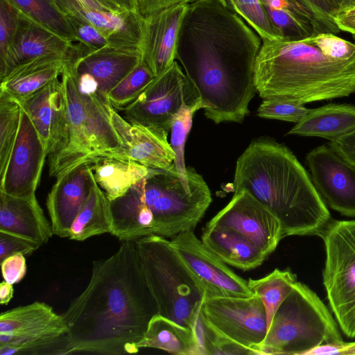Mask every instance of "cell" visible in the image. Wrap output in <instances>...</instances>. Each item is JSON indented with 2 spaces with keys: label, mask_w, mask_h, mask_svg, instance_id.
<instances>
[{
  "label": "cell",
  "mask_w": 355,
  "mask_h": 355,
  "mask_svg": "<svg viewBox=\"0 0 355 355\" xmlns=\"http://www.w3.org/2000/svg\"><path fill=\"white\" fill-rule=\"evenodd\" d=\"M254 85L263 99L305 104L348 96L355 92V54L336 58L313 36L300 40H263Z\"/></svg>",
  "instance_id": "5"
},
{
  "label": "cell",
  "mask_w": 355,
  "mask_h": 355,
  "mask_svg": "<svg viewBox=\"0 0 355 355\" xmlns=\"http://www.w3.org/2000/svg\"><path fill=\"white\" fill-rule=\"evenodd\" d=\"M26 17L71 42L74 33L55 0H9Z\"/></svg>",
  "instance_id": "33"
},
{
  "label": "cell",
  "mask_w": 355,
  "mask_h": 355,
  "mask_svg": "<svg viewBox=\"0 0 355 355\" xmlns=\"http://www.w3.org/2000/svg\"><path fill=\"white\" fill-rule=\"evenodd\" d=\"M48 153L22 107L19 133L6 171L0 176V191L18 197L35 196Z\"/></svg>",
  "instance_id": "13"
},
{
  "label": "cell",
  "mask_w": 355,
  "mask_h": 355,
  "mask_svg": "<svg viewBox=\"0 0 355 355\" xmlns=\"http://www.w3.org/2000/svg\"><path fill=\"white\" fill-rule=\"evenodd\" d=\"M196 331L204 354H256L252 349L215 333L201 320L200 316Z\"/></svg>",
  "instance_id": "39"
},
{
  "label": "cell",
  "mask_w": 355,
  "mask_h": 355,
  "mask_svg": "<svg viewBox=\"0 0 355 355\" xmlns=\"http://www.w3.org/2000/svg\"><path fill=\"white\" fill-rule=\"evenodd\" d=\"M189 182L178 174L174 163L150 168L123 196L111 201L110 234L119 241H135L150 235L171 239L194 230L211 202L203 178L187 167Z\"/></svg>",
  "instance_id": "4"
},
{
  "label": "cell",
  "mask_w": 355,
  "mask_h": 355,
  "mask_svg": "<svg viewBox=\"0 0 355 355\" xmlns=\"http://www.w3.org/2000/svg\"><path fill=\"white\" fill-rule=\"evenodd\" d=\"M297 281V275L289 269L275 268L265 277L248 279V285L261 300L266 311L268 328L277 309Z\"/></svg>",
  "instance_id": "31"
},
{
  "label": "cell",
  "mask_w": 355,
  "mask_h": 355,
  "mask_svg": "<svg viewBox=\"0 0 355 355\" xmlns=\"http://www.w3.org/2000/svg\"><path fill=\"white\" fill-rule=\"evenodd\" d=\"M201 241L224 263L243 271L259 267L268 258L256 245L229 228L205 225Z\"/></svg>",
  "instance_id": "24"
},
{
  "label": "cell",
  "mask_w": 355,
  "mask_h": 355,
  "mask_svg": "<svg viewBox=\"0 0 355 355\" xmlns=\"http://www.w3.org/2000/svg\"><path fill=\"white\" fill-rule=\"evenodd\" d=\"M76 39L92 50L111 46L107 37L93 24L87 20L71 14H64Z\"/></svg>",
  "instance_id": "41"
},
{
  "label": "cell",
  "mask_w": 355,
  "mask_h": 355,
  "mask_svg": "<svg viewBox=\"0 0 355 355\" xmlns=\"http://www.w3.org/2000/svg\"><path fill=\"white\" fill-rule=\"evenodd\" d=\"M60 84L61 80L55 78L34 93L19 100L48 150L58 121Z\"/></svg>",
  "instance_id": "29"
},
{
  "label": "cell",
  "mask_w": 355,
  "mask_h": 355,
  "mask_svg": "<svg viewBox=\"0 0 355 355\" xmlns=\"http://www.w3.org/2000/svg\"><path fill=\"white\" fill-rule=\"evenodd\" d=\"M1 268L4 281L12 285L19 282L27 270L24 255L19 253L8 257L1 261Z\"/></svg>",
  "instance_id": "44"
},
{
  "label": "cell",
  "mask_w": 355,
  "mask_h": 355,
  "mask_svg": "<svg viewBox=\"0 0 355 355\" xmlns=\"http://www.w3.org/2000/svg\"><path fill=\"white\" fill-rule=\"evenodd\" d=\"M310 21L313 35L340 31L336 21L337 12L328 0H288Z\"/></svg>",
  "instance_id": "38"
},
{
  "label": "cell",
  "mask_w": 355,
  "mask_h": 355,
  "mask_svg": "<svg viewBox=\"0 0 355 355\" xmlns=\"http://www.w3.org/2000/svg\"><path fill=\"white\" fill-rule=\"evenodd\" d=\"M188 4H177L144 17L141 60L158 76L175 60L180 28Z\"/></svg>",
  "instance_id": "17"
},
{
  "label": "cell",
  "mask_w": 355,
  "mask_h": 355,
  "mask_svg": "<svg viewBox=\"0 0 355 355\" xmlns=\"http://www.w3.org/2000/svg\"><path fill=\"white\" fill-rule=\"evenodd\" d=\"M0 231L25 238L40 246L53 234L35 195L25 198L1 191Z\"/></svg>",
  "instance_id": "22"
},
{
  "label": "cell",
  "mask_w": 355,
  "mask_h": 355,
  "mask_svg": "<svg viewBox=\"0 0 355 355\" xmlns=\"http://www.w3.org/2000/svg\"><path fill=\"white\" fill-rule=\"evenodd\" d=\"M157 313L135 241H123L113 254L93 261L88 284L62 313L68 327L62 354L137 353Z\"/></svg>",
  "instance_id": "2"
},
{
  "label": "cell",
  "mask_w": 355,
  "mask_h": 355,
  "mask_svg": "<svg viewBox=\"0 0 355 355\" xmlns=\"http://www.w3.org/2000/svg\"><path fill=\"white\" fill-rule=\"evenodd\" d=\"M338 14L355 7V0H328Z\"/></svg>",
  "instance_id": "52"
},
{
  "label": "cell",
  "mask_w": 355,
  "mask_h": 355,
  "mask_svg": "<svg viewBox=\"0 0 355 355\" xmlns=\"http://www.w3.org/2000/svg\"><path fill=\"white\" fill-rule=\"evenodd\" d=\"M228 6L239 15L263 40H283L271 23L261 0H226Z\"/></svg>",
  "instance_id": "36"
},
{
  "label": "cell",
  "mask_w": 355,
  "mask_h": 355,
  "mask_svg": "<svg viewBox=\"0 0 355 355\" xmlns=\"http://www.w3.org/2000/svg\"><path fill=\"white\" fill-rule=\"evenodd\" d=\"M234 193L247 191L280 220L283 238L319 236L331 219L311 178L284 145L252 141L236 161Z\"/></svg>",
  "instance_id": "3"
},
{
  "label": "cell",
  "mask_w": 355,
  "mask_h": 355,
  "mask_svg": "<svg viewBox=\"0 0 355 355\" xmlns=\"http://www.w3.org/2000/svg\"><path fill=\"white\" fill-rule=\"evenodd\" d=\"M22 15V14H21ZM60 35L40 26L23 15L15 37L0 59V79L28 62L48 55H67L75 48Z\"/></svg>",
  "instance_id": "20"
},
{
  "label": "cell",
  "mask_w": 355,
  "mask_h": 355,
  "mask_svg": "<svg viewBox=\"0 0 355 355\" xmlns=\"http://www.w3.org/2000/svg\"><path fill=\"white\" fill-rule=\"evenodd\" d=\"M40 247L28 239L0 231V261L15 254L30 255Z\"/></svg>",
  "instance_id": "43"
},
{
  "label": "cell",
  "mask_w": 355,
  "mask_h": 355,
  "mask_svg": "<svg viewBox=\"0 0 355 355\" xmlns=\"http://www.w3.org/2000/svg\"><path fill=\"white\" fill-rule=\"evenodd\" d=\"M193 0H137L138 12L146 17L156 12L177 4H188ZM227 5L226 0H220Z\"/></svg>",
  "instance_id": "46"
},
{
  "label": "cell",
  "mask_w": 355,
  "mask_h": 355,
  "mask_svg": "<svg viewBox=\"0 0 355 355\" xmlns=\"http://www.w3.org/2000/svg\"><path fill=\"white\" fill-rule=\"evenodd\" d=\"M79 44V54L69 64L77 74L86 73L94 78L101 93H108L128 75L141 61L139 49L106 46L92 50Z\"/></svg>",
  "instance_id": "19"
},
{
  "label": "cell",
  "mask_w": 355,
  "mask_h": 355,
  "mask_svg": "<svg viewBox=\"0 0 355 355\" xmlns=\"http://www.w3.org/2000/svg\"><path fill=\"white\" fill-rule=\"evenodd\" d=\"M94 180L111 202L144 178L149 168L130 159L105 157L92 164Z\"/></svg>",
  "instance_id": "28"
},
{
  "label": "cell",
  "mask_w": 355,
  "mask_h": 355,
  "mask_svg": "<svg viewBox=\"0 0 355 355\" xmlns=\"http://www.w3.org/2000/svg\"><path fill=\"white\" fill-rule=\"evenodd\" d=\"M92 164H83L56 178L48 193L46 205L53 234L69 238L73 222L86 203L95 180Z\"/></svg>",
  "instance_id": "16"
},
{
  "label": "cell",
  "mask_w": 355,
  "mask_h": 355,
  "mask_svg": "<svg viewBox=\"0 0 355 355\" xmlns=\"http://www.w3.org/2000/svg\"><path fill=\"white\" fill-rule=\"evenodd\" d=\"M355 130V105L329 104L309 112L288 135L319 137L336 140Z\"/></svg>",
  "instance_id": "25"
},
{
  "label": "cell",
  "mask_w": 355,
  "mask_h": 355,
  "mask_svg": "<svg viewBox=\"0 0 355 355\" xmlns=\"http://www.w3.org/2000/svg\"><path fill=\"white\" fill-rule=\"evenodd\" d=\"M138 348H155L175 355H204L197 331L159 313L150 320Z\"/></svg>",
  "instance_id": "26"
},
{
  "label": "cell",
  "mask_w": 355,
  "mask_h": 355,
  "mask_svg": "<svg viewBox=\"0 0 355 355\" xmlns=\"http://www.w3.org/2000/svg\"><path fill=\"white\" fill-rule=\"evenodd\" d=\"M310 110L304 104L296 102L263 99L257 110L261 118L297 123Z\"/></svg>",
  "instance_id": "40"
},
{
  "label": "cell",
  "mask_w": 355,
  "mask_h": 355,
  "mask_svg": "<svg viewBox=\"0 0 355 355\" xmlns=\"http://www.w3.org/2000/svg\"><path fill=\"white\" fill-rule=\"evenodd\" d=\"M261 1L283 40H300L313 35L309 19L288 0Z\"/></svg>",
  "instance_id": "32"
},
{
  "label": "cell",
  "mask_w": 355,
  "mask_h": 355,
  "mask_svg": "<svg viewBox=\"0 0 355 355\" xmlns=\"http://www.w3.org/2000/svg\"><path fill=\"white\" fill-rule=\"evenodd\" d=\"M232 230L268 257L283 239L279 218L245 190L234 192L229 203L207 224Z\"/></svg>",
  "instance_id": "12"
},
{
  "label": "cell",
  "mask_w": 355,
  "mask_h": 355,
  "mask_svg": "<svg viewBox=\"0 0 355 355\" xmlns=\"http://www.w3.org/2000/svg\"><path fill=\"white\" fill-rule=\"evenodd\" d=\"M13 286L6 281L0 284V304L6 305L13 297Z\"/></svg>",
  "instance_id": "50"
},
{
  "label": "cell",
  "mask_w": 355,
  "mask_h": 355,
  "mask_svg": "<svg viewBox=\"0 0 355 355\" xmlns=\"http://www.w3.org/2000/svg\"><path fill=\"white\" fill-rule=\"evenodd\" d=\"M146 283L158 313L196 331L209 291L167 238L150 235L135 241Z\"/></svg>",
  "instance_id": "7"
},
{
  "label": "cell",
  "mask_w": 355,
  "mask_h": 355,
  "mask_svg": "<svg viewBox=\"0 0 355 355\" xmlns=\"http://www.w3.org/2000/svg\"><path fill=\"white\" fill-rule=\"evenodd\" d=\"M87 8L113 12H123V11L106 0H77Z\"/></svg>",
  "instance_id": "49"
},
{
  "label": "cell",
  "mask_w": 355,
  "mask_h": 355,
  "mask_svg": "<svg viewBox=\"0 0 355 355\" xmlns=\"http://www.w3.org/2000/svg\"><path fill=\"white\" fill-rule=\"evenodd\" d=\"M343 340L338 324L319 296L297 281L275 312L256 354L304 355Z\"/></svg>",
  "instance_id": "8"
},
{
  "label": "cell",
  "mask_w": 355,
  "mask_h": 355,
  "mask_svg": "<svg viewBox=\"0 0 355 355\" xmlns=\"http://www.w3.org/2000/svg\"><path fill=\"white\" fill-rule=\"evenodd\" d=\"M21 15L9 0H0V59L4 57L15 37Z\"/></svg>",
  "instance_id": "42"
},
{
  "label": "cell",
  "mask_w": 355,
  "mask_h": 355,
  "mask_svg": "<svg viewBox=\"0 0 355 355\" xmlns=\"http://www.w3.org/2000/svg\"><path fill=\"white\" fill-rule=\"evenodd\" d=\"M64 14L78 16L96 26L110 46L139 49L143 40L144 17L138 12H113L91 9L77 0H55Z\"/></svg>",
  "instance_id": "21"
},
{
  "label": "cell",
  "mask_w": 355,
  "mask_h": 355,
  "mask_svg": "<svg viewBox=\"0 0 355 355\" xmlns=\"http://www.w3.org/2000/svg\"><path fill=\"white\" fill-rule=\"evenodd\" d=\"M200 109L199 105H183L174 116L171 125L170 144L175 155L173 163L179 175L185 182H189V177L184 162V145L192 126L193 114Z\"/></svg>",
  "instance_id": "37"
},
{
  "label": "cell",
  "mask_w": 355,
  "mask_h": 355,
  "mask_svg": "<svg viewBox=\"0 0 355 355\" xmlns=\"http://www.w3.org/2000/svg\"><path fill=\"white\" fill-rule=\"evenodd\" d=\"M259 35L220 0L188 3L175 60L196 88L205 116L216 124L241 123L257 91Z\"/></svg>",
  "instance_id": "1"
},
{
  "label": "cell",
  "mask_w": 355,
  "mask_h": 355,
  "mask_svg": "<svg viewBox=\"0 0 355 355\" xmlns=\"http://www.w3.org/2000/svg\"><path fill=\"white\" fill-rule=\"evenodd\" d=\"M335 21L340 31L354 34L355 33V8L339 12L335 17Z\"/></svg>",
  "instance_id": "48"
},
{
  "label": "cell",
  "mask_w": 355,
  "mask_h": 355,
  "mask_svg": "<svg viewBox=\"0 0 355 355\" xmlns=\"http://www.w3.org/2000/svg\"><path fill=\"white\" fill-rule=\"evenodd\" d=\"M189 268L207 286L209 295L250 297L255 294L248 282L236 275L227 264L210 252L193 230L180 232L170 239Z\"/></svg>",
  "instance_id": "14"
},
{
  "label": "cell",
  "mask_w": 355,
  "mask_h": 355,
  "mask_svg": "<svg viewBox=\"0 0 355 355\" xmlns=\"http://www.w3.org/2000/svg\"><path fill=\"white\" fill-rule=\"evenodd\" d=\"M306 162L324 202L343 216L355 217V166L325 145L310 151Z\"/></svg>",
  "instance_id": "15"
},
{
  "label": "cell",
  "mask_w": 355,
  "mask_h": 355,
  "mask_svg": "<svg viewBox=\"0 0 355 355\" xmlns=\"http://www.w3.org/2000/svg\"><path fill=\"white\" fill-rule=\"evenodd\" d=\"M338 354L355 355V342L343 340L334 344H327L308 351L304 355Z\"/></svg>",
  "instance_id": "47"
},
{
  "label": "cell",
  "mask_w": 355,
  "mask_h": 355,
  "mask_svg": "<svg viewBox=\"0 0 355 355\" xmlns=\"http://www.w3.org/2000/svg\"><path fill=\"white\" fill-rule=\"evenodd\" d=\"M125 12H138L137 0H106Z\"/></svg>",
  "instance_id": "51"
},
{
  "label": "cell",
  "mask_w": 355,
  "mask_h": 355,
  "mask_svg": "<svg viewBox=\"0 0 355 355\" xmlns=\"http://www.w3.org/2000/svg\"><path fill=\"white\" fill-rule=\"evenodd\" d=\"M325 252L322 283L339 328L355 338V220L331 219L319 234Z\"/></svg>",
  "instance_id": "9"
},
{
  "label": "cell",
  "mask_w": 355,
  "mask_h": 355,
  "mask_svg": "<svg viewBox=\"0 0 355 355\" xmlns=\"http://www.w3.org/2000/svg\"><path fill=\"white\" fill-rule=\"evenodd\" d=\"M21 111L18 99L0 90V176L6 171L19 133Z\"/></svg>",
  "instance_id": "34"
},
{
  "label": "cell",
  "mask_w": 355,
  "mask_h": 355,
  "mask_svg": "<svg viewBox=\"0 0 355 355\" xmlns=\"http://www.w3.org/2000/svg\"><path fill=\"white\" fill-rule=\"evenodd\" d=\"M67 327L63 316L42 302L17 306L0 314V334L28 336Z\"/></svg>",
  "instance_id": "27"
},
{
  "label": "cell",
  "mask_w": 355,
  "mask_h": 355,
  "mask_svg": "<svg viewBox=\"0 0 355 355\" xmlns=\"http://www.w3.org/2000/svg\"><path fill=\"white\" fill-rule=\"evenodd\" d=\"M112 120L122 142L116 157L150 168H164L173 163L175 155L168 141V132L129 122L114 109Z\"/></svg>",
  "instance_id": "18"
},
{
  "label": "cell",
  "mask_w": 355,
  "mask_h": 355,
  "mask_svg": "<svg viewBox=\"0 0 355 355\" xmlns=\"http://www.w3.org/2000/svg\"><path fill=\"white\" fill-rule=\"evenodd\" d=\"M353 39L355 40V33L354 34H352Z\"/></svg>",
  "instance_id": "53"
},
{
  "label": "cell",
  "mask_w": 355,
  "mask_h": 355,
  "mask_svg": "<svg viewBox=\"0 0 355 355\" xmlns=\"http://www.w3.org/2000/svg\"><path fill=\"white\" fill-rule=\"evenodd\" d=\"M200 317L217 334L252 350L268 331L266 309L256 294L250 297L207 295Z\"/></svg>",
  "instance_id": "11"
},
{
  "label": "cell",
  "mask_w": 355,
  "mask_h": 355,
  "mask_svg": "<svg viewBox=\"0 0 355 355\" xmlns=\"http://www.w3.org/2000/svg\"><path fill=\"white\" fill-rule=\"evenodd\" d=\"M69 62L61 75L58 121L48 153L49 175L55 178L100 158L116 157L122 148L107 97L80 90Z\"/></svg>",
  "instance_id": "6"
},
{
  "label": "cell",
  "mask_w": 355,
  "mask_h": 355,
  "mask_svg": "<svg viewBox=\"0 0 355 355\" xmlns=\"http://www.w3.org/2000/svg\"><path fill=\"white\" fill-rule=\"evenodd\" d=\"M142 60L107 94V99L118 112L135 101L155 78Z\"/></svg>",
  "instance_id": "35"
},
{
  "label": "cell",
  "mask_w": 355,
  "mask_h": 355,
  "mask_svg": "<svg viewBox=\"0 0 355 355\" xmlns=\"http://www.w3.org/2000/svg\"><path fill=\"white\" fill-rule=\"evenodd\" d=\"M329 146L345 161L355 166V130L331 141Z\"/></svg>",
  "instance_id": "45"
},
{
  "label": "cell",
  "mask_w": 355,
  "mask_h": 355,
  "mask_svg": "<svg viewBox=\"0 0 355 355\" xmlns=\"http://www.w3.org/2000/svg\"><path fill=\"white\" fill-rule=\"evenodd\" d=\"M77 44L67 55H48L38 58L12 70L1 79L0 90L21 100L61 76L67 63L73 58Z\"/></svg>",
  "instance_id": "23"
},
{
  "label": "cell",
  "mask_w": 355,
  "mask_h": 355,
  "mask_svg": "<svg viewBox=\"0 0 355 355\" xmlns=\"http://www.w3.org/2000/svg\"><path fill=\"white\" fill-rule=\"evenodd\" d=\"M112 216L110 201L96 181L89 198L71 227L69 239L78 241L110 233Z\"/></svg>",
  "instance_id": "30"
},
{
  "label": "cell",
  "mask_w": 355,
  "mask_h": 355,
  "mask_svg": "<svg viewBox=\"0 0 355 355\" xmlns=\"http://www.w3.org/2000/svg\"><path fill=\"white\" fill-rule=\"evenodd\" d=\"M184 104L199 105L202 109L196 88L175 60L135 101L119 112L129 122L168 132L174 116Z\"/></svg>",
  "instance_id": "10"
}]
</instances>
